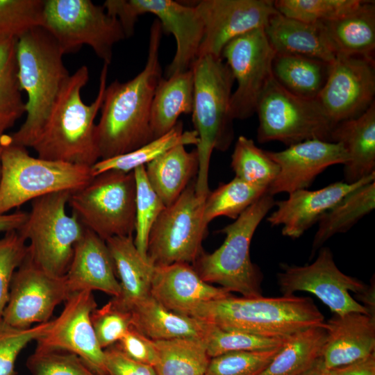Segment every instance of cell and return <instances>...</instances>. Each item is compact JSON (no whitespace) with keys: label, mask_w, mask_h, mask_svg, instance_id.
Returning <instances> with one entry per match:
<instances>
[{"label":"cell","mask_w":375,"mask_h":375,"mask_svg":"<svg viewBox=\"0 0 375 375\" xmlns=\"http://www.w3.org/2000/svg\"><path fill=\"white\" fill-rule=\"evenodd\" d=\"M162 26L155 19L150 28L144 69L132 79L106 85L94 136L99 160L134 151L153 140L150 117L153 97L162 77L159 51Z\"/></svg>","instance_id":"cell-1"},{"label":"cell","mask_w":375,"mask_h":375,"mask_svg":"<svg viewBox=\"0 0 375 375\" xmlns=\"http://www.w3.org/2000/svg\"><path fill=\"white\" fill-rule=\"evenodd\" d=\"M108 65L103 63L96 99L90 105L81 97L89 80L87 66L80 67L64 83L32 148L38 157L92 167L99 160L94 131L106 88Z\"/></svg>","instance_id":"cell-2"},{"label":"cell","mask_w":375,"mask_h":375,"mask_svg":"<svg viewBox=\"0 0 375 375\" xmlns=\"http://www.w3.org/2000/svg\"><path fill=\"white\" fill-rule=\"evenodd\" d=\"M189 316L226 331L284 338L324 326V317L309 297H228L203 303Z\"/></svg>","instance_id":"cell-3"},{"label":"cell","mask_w":375,"mask_h":375,"mask_svg":"<svg viewBox=\"0 0 375 375\" xmlns=\"http://www.w3.org/2000/svg\"><path fill=\"white\" fill-rule=\"evenodd\" d=\"M54 38L42 27L17 38V78L28 97L26 119L10 135L12 144L31 147L39 135L64 83L70 74Z\"/></svg>","instance_id":"cell-4"},{"label":"cell","mask_w":375,"mask_h":375,"mask_svg":"<svg viewBox=\"0 0 375 375\" xmlns=\"http://www.w3.org/2000/svg\"><path fill=\"white\" fill-rule=\"evenodd\" d=\"M194 74L192 122L199 142L197 194L206 198L212 151H225L233 139L231 99L233 74L223 58L212 55L198 57L191 67Z\"/></svg>","instance_id":"cell-5"},{"label":"cell","mask_w":375,"mask_h":375,"mask_svg":"<svg viewBox=\"0 0 375 375\" xmlns=\"http://www.w3.org/2000/svg\"><path fill=\"white\" fill-rule=\"evenodd\" d=\"M275 202L273 196L265 194L220 231L226 235L222 244L210 253L202 252L193 263L204 281L244 297L262 296V275L251 262L250 245L256 228Z\"/></svg>","instance_id":"cell-6"},{"label":"cell","mask_w":375,"mask_h":375,"mask_svg":"<svg viewBox=\"0 0 375 375\" xmlns=\"http://www.w3.org/2000/svg\"><path fill=\"white\" fill-rule=\"evenodd\" d=\"M93 177L91 167L31 156L6 134L1 151L0 215L49 194L74 192Z\"/></svg>","instance_id":"cell-7"},{"label":"cell","mask_w":375,"mask_h":375,"mask_svg":"<svg viewBox=\"0 0 375 375\" xmlns=\"http://www.w3.org/2000/svg\"><path fill=\"white\" fill-rule=\"evenodd\" d=\"M71 192L49 194L31 201V211L19 233L29 241L28 256L47 273L66 274L74 247L85 228L66 210Z\"/></svg>","instance_id":"cell-8"},{"label":"cell","mask_w":375,"mask_h":375,"mask_svg":"<svg viewBox=\"0 0 375 375\" xmlns=\"http://www.w3.org/2000/svg\"><path fill=\"white\" fill-rule=\"evenodd\" d=\"M135 193L133 171L110 170L72 192L68 204L85 228L106 241L135 231Z\"/></svg>","instance_id":"cell-9"},{"label":"cell","mask_w":375,"mask_h":375,"mask_svg":"<svg viewBox=\"0 0 375 375\" xmlns=\"http://www.w3.org/2000/svg\"><path fill=\"white\" fill-rule=\"evenodd\" d=\"M42 27L63 55L88 45L108 65L114 45L126 38L119 19L90 0H44Z\"/></svg>","instance_id":"cell-10"},{"label":"cell","mask_w":375,"mask_h":375,"mask_svg":"<svg viewBox=\"0 0 375 375\" xmlns=\"http://www.w3.org/2000/svg\"><path fill=\"white\" fill-rule=\"evenodd\" d=\"M256 112L260 143L276 140L290 146L310 139L331 142L333 126L318 99L290 92L273 75L260 97Z\"/></svg>","instance_id":"cell-11"},{"label":"cell","mask_w":375,"mask_h":375,"mask_svg":"<svg viewBox=\"0 0 375 375\" xmlns=\"http://www.w3.org/2000/svg\"><path fill=\"white\" fill-rule=\"evenodd\" d=\"M205 199L197 194L195 181H192L160 214L147 244V257L155 267L193 264L201 254L208 226L203 217Z\"/></svg>","instance_id":"cell-12"},{"label":"cell","mask_w":375,"mask_h":375,"mask_svg":"<svg viewBox=\"0 0 375 375\" xmlns=\"http://www.w3.org/2000/svg\"><path fill=\"white\" fill-rule=\"evenodd\" d=\"M103 6L108 14L119 19L126 38L133 35L139 16L156 15L162 32L172 34L176 42V53L166 69V78L191 69L203 36V21L195 6L173 0H107Z\"/></svg>","instance_id":"cell-13"},{"label":"cell","mask_w":375,"mask_h":375,"mask_svg":"<svg viewBox=\"0 0 375 375\" xmlns=\"http://www.w3.org/2000/svg\"><path fill=\"white\" fill-rule=\"evenodd\" d=\"M277 281L283 297L292 296L299 291L308 292L320 299L335 315L352 312L372 315L350 294L352 292L359 295L369 285L342 272L328 247L321 248L316 260L309 265H283Z\"/></svg>","instance_id":"cell-14"},{"label":"cell","mask_w":375,"mask_h":375,"mask_svg":"<svg viewBox=\"0 0 375 375\" xmlns=\"http://www.w3.org/2000/svg\"><path fill=\"white\" fill-rule=\"evenodd\" d=\"M275 55L264 28L235 38L223 49L222 58L237 82L231 99L233 119H246L256 112L260 97L272 76Z\"/></svg>","instance_id":"cell-15"},{"label":"cell","mask_w":375,"mask_h":375,"mask_svg":"<svg viewBox=\"0 0 375 375\" xmlns=\"http://www.w3.org/2000/svg\"><path fill=\"white\" fill-rule=\"evenodd\" d=\"M72 294L65 276L51 275L28 255L14 272L1 319L18 328L50 321L56 307Z\"/></svg>","instance_id":"cell-16"},{"label":"cell","mask_w":375,"mask_h":375,"mask_svg":"<svg viewBox=\"0 0 375 375\" xmlns=\"http://www.w3.org/2000/svg\"><path fill=\"white\" fill-rule=\"evenodd\" d=\"M374 95V60L338 55L317 99L334 128L365 112Z\"/></svg>","instance_id":"cell-17"},{"label":"cell","mask_w":375,"mask_h":375,"mask_svg":"<svg viewBox=\"0 0 375 375\" xmlns=\"http://www.w3.org/2000/svg\"><path fill=\"white\" fill-rule=\"evenodd\" d=\"M65 303L60 315L36 340V348L73 353L95 373L108 375L104 349L98 342L91 322V314L97 306L92 292H74Z\"/></svg>","instance_id":"cell-18"},{"label":"cell","mask_w":375,"mask_h":375,"mask_svg":"<svg viewBox=\"0 0 375 375\" xmlns=\"http://www.w3.org/2000/svg\"><path fill=\"white\" fill-rule=\"evenodd\" d=\"M197 8L203 24L198 57L222 58L232 40L252 31L265 28L277 10L272 0H201Z\"/></svg>","instance_id":"cell-19"},{"label":"cell","mask_w":375,"mask_h":375,"mask_svg":"<svg viewBox=\"0 0 375 375\" xmlns=\"http://www.w3.org/2000/svg\"><path fill=\"white\" fill-rule=\"evenodd\" d=\"M279 172L267 193L274 196L283 192L307 189L315 178L327 167L344 165L349 156L340 142L319 139L306 140L280 151H268Z\"/></svg>","instance_id":"cell-20"},{"label":"cell","mask_w":375,"mask_h":375,"mask_svg":"<svg viewBox=\"0 0 375 375\" xmlns=\"http://www.w3.org/2000/svg\"><path fill=\"white\" fill-rule=\"evenodd\" d=\"M374 181L373 174L352 183L338 181L317 190L292 192L288 199L275 202L276 208L267 221L272 226H281L283 235L299 238L347 194Z\"/></svg>","instance_id":"cell-21"},{"label":"cell","mask_w":375,"mask_h":375,"mask_svg":"<svg viewBox=\"0 0 375 375\" xmlns=\"http://www.w3.org/2000/svg\"><path fill=\"white\" fill-rule=\"evenodd\" d=\"M150 294L167 309L190 315L199 305L231 293L204 281L188 263L155 267Z\"/></svg>","instance_id":"cell-22"},{"label":"cell","mask_w":375,"mask_h":375,"mask_svg":"<svg viewBox=\"0 0 375 375\" xmlns=\"http://www.w3.org/2000/svg\"><path fill=\"white\" fill-rule=\"evenodd\" d=\"M65 276L72 294L99 290L115 298L121 293L120 283L106 241L87 228L74 247Z\"/></svg>","instance_id":"cell-23"},{"label":"cell","mask_w":375,"mask_h":375,"mask_svg":"<svg viewBox=\"0 0 375 375\" xmlns=\"http://www.w3.org/2000/svg\"><path fill=\"white\" fill-rule=\"evenodd\" d=\"M321 358L327 369L367 358L375 350V317L360 312L335 315L325 322Z\"/></svg>","instance_id":"cell-24"},{"label":"cell","mask_w":375,"mask_h":375,"mask_svg":"<svg viewBox=\"0 0 375 375\" xmlns=\"http://www.w3.org/2000/svg\"><path fill=\"white\" fill-rule=\"evenodd\" d=\"M106 242L121 286L119 296L112 299L130 312L151 295L155 265L138 251L132 235L112 237Z\"/></svg>","instance_id":"cell-25"},{"label":"cell","mask_w":375,"mask_h":375,"mask_svg":"<svg viewBox=\"0 0 375 375\" xmlns=\"http://www.w3.org/2000/svg\"><path fill=\"white\" fill-rule=\"evenodd\" d=\"M276 54L297 55L331 63L333 52L322 23H307L278 11L264 28Z\"/></svg>","instance_id":"cell-26"},{"label":"cell","mask_w":375,"mask_h":375,"mask_svg":"<svg viewBox=\"0 0 375 375\" xmlns=\"http://www.w3.org/2000/svg\"><path fill=\"white\" fill-rule=\"evenodd\" d=\"M331 142L341 143L348 154L345 182L355 183L375 174V101L360 116L337 124Z\"/></svg>","instance_id":"cell-27"},{"label":"cell","mask_w":375,"mask_h":375,"mask_svg":"<svg viewBox=\"0 0 375 375\" xmlns=\"http://www.w3.org/2000/svg\"><path fill=\"white\" fill-rule=\"evenodd\" d=\"M322 24L335 56H360L374 60V1H362L358 7L346 15Z\"/></svg>","instance_id":"cell-28"},{"label":"cell","mask_w":375,"mask_h":375,"mask_svg":"<svg viewBox=\"0 0 375 375\" xmlns=\"http://www.w3.org/2000/svg\"><path fill=\"white\" fill-rule=\"evenodd\" d=\"M130 312L133 326L152 340L179 338L204 339L208 327L195 317L167 309L151 295Z\"/></svg>","instance_id":"cell-29"},{"label":"cell","mask_w":375,"mask_h":375,"mask_svg":"<svg viewBox=\"0 0 375 375\" xmlns=\"http://www.w3.org/2000/svg\"><path fill=\"white\" fill-rule=\"evenodd\" d=\"M198 171L196 149L177 145L145 165L147 178L165 206L181 194Z\"/></svg>","instance_id":"cell-30"},{"label":"cell","mask_w":375,"mask_h":375,"mask_svg":"<svg viewBox=\"0 0 375 375\" xmlns=\"http://www.w3.org/2000/svg\"><path fill=\"white\" fill-rule=\"evenodd\" d=\"M194 74L192 69L168 78H162L156 88L151 109L150 125L153 139L169 132L181 114L192 112Z\"/></svg>","instance_id":"cell-31"},{"label":"cell","mask_w":375,"mask_h":375,"mask_svg":"<svg viewBox=\"0 0 375 375\" xmlns=\"http://www.w3.org/2000/svg\"><path fill=\"white\" fill-rule=\"evenodd\" d=\"M375 208V181L365 184L343 197L319 219L310 257L335 234L345 233Z\"/></svg>","instance_id":"cell-32"},{"label":"cell","mask_w":375,"mask_h":375,"mask_svg":"<svg viewBox=\"0 0 375 375\" xmlns=\"http://www.w3.org/2000/svg\"><path fill=\"white\" fill-rule=\"evenodd\" d=\"M330 63L314 58L276 54L272 75L290 92L306 99H316L327 79Z\"/></svg>","instance_id":"cell-33"},{"label":"cell","mask_w":375,"mask_h":375,"mask_svg":"<svg viewBox=\"0 0 375 375\" xmlns=\"http://www.w3.org/2000/svg\"><path fill=\"white\" fill-rule=\"evenodd\" d=\"M326 337L325 325L310 327L291 335L258 375H299L321 358Z\"/></svg>","instance_id":"cell-34"},{"label":"cell","mask_w":375,"mask_h":375,"mask_svg":"<svg viewBox=\"0 0 375 375\" xmlns=\"http://www.w3.org/2000/svg\"><path fill=\"white\" fill-rule=\"evenodd\" d=\"M158 361L154 368L158 375H205L210 357L205 340L179 338L154 340Z\"/></svg>","instance_id":"cell-35"},{"label":"cell","mask_w":375,"mask_h":375,"mask_svg":"<svg viewBox=\"0 0 375 375\" xmlns=\"http://www.w3.org/2000/svg\"><path fill=\"white\" fill-rule=\"evenodd\" d=\"M198 142L197 132L194 130L184 131L183 122L178 121L169 132L134 151L108 159L99 160L91 167L92 173L93 176L110 170L128 173L140 166H145L177 145H197Z\"/></svg>","instance_id":"cell-36"},{"label":"cell","mask_w":375,"mask_h":375,"mask_svg":"<svg viewBox=\"0 0 375 375\" xmlns=\"http://www.w3.org/2000/svg\"><path fill=\"white\" fill-rule=\"evenodd\" d=\"M17 40L0 36V133H5L26 113L17 78Z\"/></svg>","instance_id":"cell-37"},{"label":"cell","mask_w":375,"mask_h":375,"mask_svg":"<svg viewBox=\"0 0 375 375\" xmlns=\"http://www.w3.org/2000/svg\"><path fill=\"white\" fill-rule=\"evenodd\" d=\"M267 192L265 188L247 183L235 177L208 194L203 206L204 220L208 224L219 216L236 219Z\"/></svg>","instance_id":"cell-38"},{"label":"cell","mask_w":375,"mask_h":375,"mask_svg":"<svg viewBox=\"0 0 375 375\" xmlns=\"http://www.w3.org/2000/svg\"><path fill=\"white\" fill-rule=\"evenodd\" d=\"M231 167L235 177L267 189L274 181L279 172L277 163L253 140L240 135L231 156Z\"/></svg>","instance_id":"cell-39"},{"label":"cell","mask_w":375,"mask_h":375,"mask_svg":"<svg viewBox=\"0 0 375 375\" xmlns=\"http://www.w3.org/2000/svg\"><path fill=\"white\" fill-rule=\"evenodd\" d=\"M135 180V237L134 244L138 251L147 257L149 233L160 214L166 207L151 188L147 178L145 166L133 170Z\"/></svg>","instance_id":"cell-40"},{"label":"cell","mask_w":375,"mask_h":375,"mask_svg":"<svg viewBox=\"0 0 375 375\" xmlns=\"http://www.w3.org/2000/svg\"><path fill=\"white\" fill-rule=\"evenodd\" d=\"M362 0H276L281 14L307 23H322L340 17L358 7Z\"/></svg>","instance_id":"cell-41"},{"label":"cell","mask_w":375,"mask_h":375,"mask_svg":"<svg viewBox=\"0 0 375 375\" xmlns=\"http://www.w3.org/2000/svg\"><path fill=\"white\" fill-rule=\"evenodd\" d=\"M208 325L203 340L210 358L233 351L277 349L284 344L288 338L263 337L245 332L226 331L210 324Z\"/></svg>","instance_id":"cell-42"},{"label":"cell","mask_w":375,"mask_h":375,"mask_svg":"<svg viewBox=\"0 0 375 375\" xmlns=\"http://www.w3.org/2000/svg\"><path fill=\"white\" fill-rule=\"evenodd\" d=\"M44 0H0V36L18 38L42 27Z\"/></svg>","instance_id":"cell-43"},{"label":"cell","mask_w":375,"mask_h":375,"mask_svg":"<svg viewBox=\"0 0 375 375\" xmlns=\"http://www.w3.org/2000/svg\"><path fill=\"white\" fill-rule=\"evenodd\" d=\"M281 348L233 351L211 358L205 375H258L268 366Z\"/></svg>","instance_id":"cell-44"},{"label":"cell","mask_w":375,"mask_h":375,"mask_svg":"<svg viewBox=\"0 0 375 375\" xmlns=\"http://www.w3.org/2000/svg\"><path fill=\"white\" fill-rule=\"evenodd\" d=\"M26 367L31 375H99L77 355L62 350L36 348Z\"/></svg>","instance_id":"cell-45"},{"label":"cell","mask_w":375,"mask_h":375,"mask_svg":"<svg viewBox=\"0 0 375 375\" xmlns=\"http://www.w3.org/2000/svg\"><path fill=\"white\" fill-rule=\"evenodd\" d=\"M51 321L27 328L12 327L0 319V375H16L15 362L22 350L44 333Z\"/></svg>","instance_id":"cell-46"},{"label":"cell","mask_w":375,"mask_h":375,"mask_svg":"<svg viewBox=\"0 0 375 375\" xmlns=\"http://www.w3.org/2000/svg\"><path fill=\"white\" fill-rule=\"evenodd\" d=\"M91 322L103 349L117 343L133 326L131 312L120 308L113 299L94 309L91 314Z\"/></svg>","instance_id":"cell-47"},{"label":"cell","mask_w":375,"mask_h":375,"mask_svg":"<svg viewBox=\"0 0 375 375\" xmlns=\"http://www.w3.org/2000/svg\"><path fill=\"white\" fill-rule=\"evenodd\" d=\"M26 242L17 230L0 238V319L8 301L12 275L28 255Z\"/></svg>","instance_id":"cell-48"},{"label":"cell","mask_w":375,"mask_h":375,"mask_svg":"<svg viewBox=\"0 0 375 375\" xmlns=\"http://www.w3.org/2000/svg\"><path fill=\"white\" fill-rule=\"evenodd\" d=\"M126 356L138 362L153 366L158 361L154 340L147 338L132 326L116 344Z\"/></svg>","instance_id":"cell-49"},{"label":"cell","mask_w":375,"mask_h":375,"mask_svg":"<svg viewBox=\"0 0 375 375\" xmlns=\"http://www.w3.org/2000/svg\"><path fill=\"white\" fill-rule=\"evenodd\" d=\"M104 355L108 375H158L153 366L131 358L116 344L105 349Z\"/></svg>","instance_id":"cell-50"},{"label":"cell","mask_w":375,"mask_h":375,"mask_svg":"<svg viewBox=\"0 0 375 375\" xmlns=\"http://www.w3.org/2000/svg\"><path fill=\"white\" fill-rule=\"evenodd\" d=\"M328 375H375V353L354 362L328 369Z\"/></svg>","instance_id":"cell-51"},{"label":"cell","mask_w":375,"mask_h":375,"mask_svg":"<svg viewBox=\"0 0 375 375\" xmlns=\"http://www.w3.org/2000/svg\"><path fill=\"white\" fill-rule=\"evenodd\" d=\"M27 217V212L19 210L10 214L0 215V232L18 231L26 222Z\"/></svg>","instance_id":"cell-52"},{"label":"cell","mask_w":375,"mask_h":375,"mask_svg":"<svg viewBox=\"0 0 375 375\" xmlns=\"http://www.w3.org/2000/svg\"><path fill=\"white\" fill-rule=\"evenodd\" d=\"M299 375H328V369L325 367L320 358L311 367Z\"/></svg>","instance_id":"cell-53"},{"label":"cell","mask_w":375,"mask_h":375,"mask_svg":"<svg viewBox=\"0 0 375 375\" xmlns=\"http://www.w3.org/2000/svg\"><path fill=\"white\" fill-rule=\"evenodd\" d=\"M6 137V133H0V183L1 179V151L5 143Z\"/></svg>","instance_id":"cell-54"}]
</instances>
